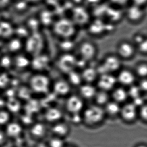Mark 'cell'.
<instances>
[{"label":"cell","mask_w":147,"mask_h":147,"mask_svg":"<svg viewBox=\"0 0 147 147\" xmlns=\"http://www.w3.org/2000/svg\"><path fill=\"white\" fill-rule=\"evenodd\" d=\"M78 28L70 18H61L54 24L55 34L61 40L73 39Z\"/></svg>","instance_id":"1"},{"label":"cell","mask_w":147,"mask_h":147,"mask_svg":"<svg viewBox=\"0 0 147 147\" xmlns=\"http://www.w3.org/2000/svg\"><path fill=\"white\" fill-rule=\"evenodd\" d=\"M82 115V122L88 126H94L103 122L106 114L103 107L94 104L83 109Z\"/></svg>","instance_id":"2"},{"label":"cell","mask_w":147,"mask_h":147,"mask_svg":"<svg viewBox=\"0 0 147 147\" xmlns=\"http://www.w3.org/2000/svg\"><path fill=\"white\" fill-rule=\"evenodd\" d=\"M75 49L77 51L79 58L87 62L94 60L98 52V49L94 42L88 39L82 40L76 44Z\"/></svg>","instance_id":"3"},{"label":"cell","mask_w":147,"mask_h":147,"mask_svg":"<svg viewBox=\"0 0 147 147\" xmlns=\"http://www.w3.org/2000/svg\"><path fill=\"white\" fill-rule=\"evenodd\" d=\"M122 60L115 53L106 54L100 64L96 68L99 76L118 71L122 66Z\"/></svg>","instance_id":"4"},{"label":"cell","mask_w":147,"mask_h":147,"mask_svg":"<svg viewBox=\"0 0 147 147\" xmlns=\"http://www.w3.org/2000/svg\"><path fill=\"white\" fill-rule=\"evenodd\" d=\"M146 16V7L129 4L124 9V18L133 25L142 23Z\"/></svg>","instance_id":"5"},{"label":"cell","mask_w":147,"mask_h":147,"mask_svg":"<svg viewBox=\"0 0 147 147\" xmlns=\"http://www.w3.org/2000/svg\"><path fill=\"white\" fill-rule=\"evenodd\" d=\"M115 53L122 61H129L137 54L135 45L131 40L123 39L116 45Z\"/></svg>","instance_id":"6"},{"label":"cell","mask_w":147,"mask_h":147,"mask_svg":"<svg viewBox=\"0 0 147 147\" xmlns=\"http://www.w3.org/2000/svg\"><path fill=\"white\" fill-rule=\"evenodd\" d=\"M49 86V79L44 75L37 74L32 76L30 80V88L36 93H47Z\"/></svg>","instance_id":"7"},{"label":"cell","mask_w":147,"mask_h":147,"mask_svg":"<svg viewBox=\"0 0 147 147\" xmlns=\"http://www.w3.org/2000/svg\"><path fill=\"white\" fill-rule=\"evenodd\" d=\"M72 14L70 19L78 28L80 26L86 28L91 20L90 13L85 6L76 7Z\"/></svg>","instance_id":"8"},{"label":"cell","mask_w":147,"mask_h":147,"mask_svg":"<svg viewBox=\"0 0 147 147\" xmlns=\"http://www.w3.org/2000/svg\"><path fill=\"white\" fill-rule=\"evenodd\" d=\"M77 57L72 53H63L57 61L58 67L62 72L68 74L75 70Z\"/></svg>","instance_id":"9"},{"label":"cell","mask_w":147,"mask_h":147,"mask_svg":"<svg viewBox=\"0 0 147 147\" xmlns=\"http://www.w3.org/2000/svg\"><path fill=\"white\" fill-rule=\"evenodd\" d=\"M83 99L80 95L73 94L69 96L65 103V107L70 114L81 113L84 109Z\"/></svg>","instance_id":"10"},{"label":"cell","mask_w":147,"mask_h":147,"mask_svg":"<svg viewBox=\"0 0 147 147\" xmlns=\"http://www.w3.org/2000/svg\"><path fill=\"white\" fill-rule=\"evenodd\" d=\"M117 82V77L112 74H104L99 76L97 86L99 90L108 92L114 89Z\"/></svg>","instance_id":"11"},{"label":"cell","mask_w":147,"mask_h":147,"mask_svg":"<svg viewBox=\"0 0 147 147\" xmlns=\"http://www.w3.org/2000/svg\"><path fill=\"white\" fill-rule=\"evenodd\" d=\"M137 107L131 102L127 103L121 107L119 115L123 121L127 123L134 122L138 115Z\"/></svg>","instance_id":"12"},{"label":"cell","mask_w":147,"mask_h":147,"mask_svg":"<svg viewBox=\"0 0 147 147\" xmlns=\"http://www.w3.org/2000/svg\"><path fill=\"white\" fill-rule=\"evenodd\" d=\"M86 28L88 30L89 35L92 36H101L106 34L105 21L100 18H97L96 20H91Z\"/></svg>","instance_id":"13"},{"label":"cell","mask_w":147,"mask_h":147,"mask_svg":"<svg viewBox=\"0 0 147 147\" xmlns=\"http://www.w3.org/2000/svg\"><path fill=\"white\" fill-rule=\"evenodd\" d=\"M117 81L124 86L133 85L135 80V75L132 71L128 69L120 70L117 77Z\"/></svg>","instance_id":"14"},{"label":"cell","mask_w":147,"mask_h":147,"mask_svg":"<svg viewBox=\"0 0 147 147\" xmlns=\"http://www.w3.org/2000/svg\"><path fill=\"white\" fill-rule=\"evenodd\" d=\"M54 93L58 96H65L68 95L71 90V85L68 81L60 80L57 81L53 87Z\"/></svg>","instance_id":"15"},{"label":"cell","mask_w":147,"mask_h":147,"mask_svg":"<svg viewBox=\"0 0 147 147\" xmlns=\"http://www.w3.org/2000/svg\"><path fill=\"white\" fill-rule=\"evenodd\" d=\"M97 90L92 84L86 83L79 86L80 96L82 99L89 100L93 99Z\"/></svg>","instance_id":"16"},{"label":"cell","mask_w":147,"mask_h":147,"mask_svg":"<svg viewBox=\"0 0 147 147\" xmlns=\"http://www.w3.org/2000/svg\"><path fill=\"white\" fill-rule=\"evenodd\" d=\"M81 75L82 81L88 84H92L97 80L99 76L96 68L91 67H86L82 69Z\"/></svg>","instance_id":"17"},{"label":"cell","mask_w":147,"mask_h":147,"mask_svg":"<svg viewBox=\"0 0 147 147\" xmlns=\"http://www.w3.org/2000/svg\"><path fill=\"white\" fill-rule=\"evenodd\" d=\"M51 129L55 136L61 138L68 135L70 130L69 126L67 123L61 122L55 123Z\"/></svg>","instance_id":"18"},{"label":"cell","mask_w":147,"mask_h":147,"mask_svg":"<svg viewBox=\"0 0 147 147\" xmlns=\"http://www.w3.org/2000/svg\"><path fill=\"white\" fill-rule=\"evenodd\" d=\"M45 119L48 122L56 123L60 122L63 117V113L60 109L56 107H50L45 112Z\"/></svg>","instance_id":"19"},{"label":"cell","mask_w":147,"mask_h":147,"mask_svg":"<svg viewBox=\"0 0 147 147\" xmlns=\"http://www.w3.org/2000/svg\"><path fill=\"white\" fill-rule=\"evenodd\" d=\"M111 97L113 101L120 104L125 102L128 97L127 90L123 88L117 87L112 90Z\"/></svg>","instance_id":"20"},{"label":"cell","mask_w":147,"mask_h":147,"mask_svg":"<svg viewBox=\"0 0 147 147\" xmlns=\"http://www.w3.org/2000/svg\"><path fill=\"white\" fill-rule=\"evenodd\" d=\"M104 107V111L106 115L112 117L119 115L121 109L120 104L113 100H110Z\"/></svg>","instance_id":"21"},{"label":"cell","mask_w":147,"mask_h":147,"mask_svg":"<svg viewBox=\"0 0 147 147\" xmlns=\"http://www.w3.org/2000/svg\"><path fill=\"white\" fill-rule=\"evenodd\" d=\"M22 127L16 123H8L6 129V134L12 138H16L19 136L22 131Z\"/></svg>","instance_id":"22"},{"label":"cell","mask_w":147,"mask_h":147,"mask_svg":"<svg viewBox=\"0 0 147 147\" xmlns=\"http://www.w3.org/2000/svg\"><path fill=\"white\" fill-rule=\"evenodd\" d=\"M93 99L95 105L102 107L110 101V96L108 92L99 90L96 92Z\"/></svg>","instance_id":"23"},{"label":"cell","mask_w":147,"mask_h":147,"mask_svg":"<svg viewBox=\"0 0 147 147\" xmlns=\"http://www.w3.org/2000/svg\"><path fill=\"white\" fill-rule=\"evenodd\" d=\"M68 82L70 85L80 86L82 85V81L81 74L78 73L75 70L67 74Z\"/></svg>","instance_id":"24"},{"label":"cell","mask_w":147,"mask_h":147,"mask_svg":"<svg viewBox=\"0 0 147 147\" xmlns=\"http://www.w3.org/2000/svg\"><path fill=\"white\" fill-rule=\"evenodd\" d=\"M46 131V128L43 124L37 123L33 125L31 128V133L33 136L36 138H40L44 136Z\"/></svg>","instance_id":"25"},{"label":"cell","mask_w":147,"mask_h":147,"mask_svg":"<svg viewBox=\"0 0 147 147\" xmlns=\"http://www.w3.org/2000/svg\"><path fill=\"white\" fill-rule=\"evenodd\" d=\"M14 30L11 24L6 22L0 23V38H8L14 32Z\"/></svg>","instance_id":"26"},{"label":"cell","mask_w":147,"mask_h":147,"mask_svg":"<svg viewBox=\"0 0 147 147\" xmlns=\"http://www.w3.org/2000/svg\"><path fill=\"white\" fill-rule=\"evenodd\" d=\"M135 72L138 77L146 78L147 74V64L145 61H142L136 64L135 68Z\"/></svg>","instance_id":"27"},{"label":"cell","mask_w":147,"mask_h":147,"mask_svg":"<svg viewBox=\"0 0 147 147\" xmlns=\"http://www.w3.org/2000/svg\"><path fill=\"white\" fill-rule=\"evenodd\" d=\"M131 41L133 43L135 47L141 45L142 43L147 41V36L146 33L142 32H137L135 33L132 36Z\"/></svg>","instance_id":"28"},{"label":"cell","mask_w":147,"mask_h":147,"mask_svg":"<svg viewBox=\"0 0 147 147\" xmlns=\"http://www.w3.org/2000/svg\"><path fill=\"white\" fill-rule=\"evenodd\" d=\"M48 61L47 58L44 57L36 58L32 63L33 67L36 70H41L47 66Z\"/></svg>","instance_id":"29"},{"label":"cell","mask_w":147,"mask_h":147,"mask_svg":"<svg viewBox=\"0 0 147 147\" xmlns=\"http://www.w3.org/2000/svg\"><path fill=\"white\" fill-rule=\"evenodd\" d=\"M6 105L8 108V111L16 113L20 109V104L19 100L16 99L14 97L9 98Z\"/></svg>","instance_id":"30"},{"label":"cell","mask_w":147,"mask_h":147,"mask_svg":"<svg viewBox=\"0 0 147 147\" xmlns=\"http://www.w3.org/2000/svg\"><path fill=\"white\" fill-rule=\"evenodd\" d=\"M22 43L18 38L12 39L8 42V49L11 52H18L21 49Z\"/></svg>","instance_id":"31"},{"label":"cell","mask_w":147,"mask_h":147,"mask_svg":"<svg viewBox=\"0 0 147 147\" xmlns=\"http://www.w3.org/2000/svg\"><path fill=\"white\" fill-rule=\"evenodd\" d=\"M111 5L121 9H124L130 4V0H108Z\"/></svg>","instance_id":"32"},{"label":"cell","mask_w":147,"mask_h":147,"mask_svg":"<svg viewBox=\"0 0 147 147\" xmlns=\"http://www.w3.org/2000/svg\"><path fill=\"white\" fill-rule=\"evenodd\" d=\"M15 65L19 68H24L29 66L30 61L26 57L24 56H18L14 61Z\"/></svg>","instance_id":"33"},{"label":"cell","mask_w":147,"mask_h":147,"mask_svg":"<svg viewBox=\"0 0 147 147\" xmlns=\"http://www.w3.org/2000/svg\"><path fill=\"white\" fill-rule=\"evenodd\" d=\"M49 147H63L64 142L61 138L55 136L50 139Z\"/></svg>","instance_id":"34"},{"label":"cell","mask_w":147,"mask_h":147,"mask_svg":"<svg viewBox=\"0 0 147 147\" xmlns=\"http://www.w3.org/2000/svg\"><path fill=\"white\" fill-rule=\"evenodd\" d=\"M141 92L138 86L133 85L130 86L129 90L127 91L128 97H131L132 99L140 96Z\"/></svg>","instance_id":"35"},{"label":"cell","mask_w":147,"mask_h":147,"mask_svg":"<svg viewBox=\"0 0 147 147\" xmlns=\"http://www.w3.org/2000/svg\"><path fill=\"white\" fill-rule=\"evenodd\" d=\"M10 116L8 111H0V125L7 124L10 120Z\"/></svg>","instance_id":"36"},{"label":"cell","mask_w":147,"mask_h":147,"mask_svg":"<svg viewBox=\"0 0 147 147\" xmlns=\"http://www.w3.org/2000/svg\"><path fill=\"white\" fill-rule=\"evenodd\" d=\"M138 115L141 119L144 122H146L147 120V106L146 103L140 107L138 111Z\"/></svg>","instance_id":"37"},{"label":"cell","mask_w":147,"mask_h":147,"mask_svg":"<svg viewBox=\"0 0 147 147\" xmlns=\"http://www.w3.org/2000/svg\"><path fill=\"white\" fill-rule=\"evenodd\" d=\"M12 59L8 56H5L1 58L0 61L1 65L5 68L8 67L12 63Z\"/></svg>","instance_id":"38"},{"label":"cell","mask_w":147,"mask_h":147,"mask_svg":"<svg viewBox=\"0 0 147 147\" xmlns=\"http://www.w3.org/2000/svg\"><path fill=\"white\" fill-rule=\"evenodd\" d=\"M9 76L5 74H0V88L5 87L9 84Z\"/></svg>","instance_id":"39"},{"label":"cell","mask_w":147,"mask_h":147,"mask_svg":"<svg viewBox=\"0 0 147 147\" xmlns=\"http://www.w3.org/2000/svg\"><path fill=\"white\" fill-rule=\"evenodd\" d=\"M130 4L142 7H146L147 0H130Z\"/></svg>","instance_id":"40"},{"label":"cell","mask_w":147,"mask_h":147,"mask_svg":"<svg viewBox=\"0 0 147 147\" xmlns=\"http://www.w3.org/2000/svg\"><path fill=\"white\" fill-rule=\"evenodd\" d=\"M138 86L141 92H146L147 89V81L146 78L142 79Z\"/></svg>","instance_id":"41"},{"label":"cell","mask_w":147,"mask_h":147,"mask_svg":"<svg viewBox=\"0 0 147 147\" xmlns=\"http://www.w3.org/2000/svg\"><path fill=\"white\" fill-rule=\"evenodd\" d=\"M133 101L132 103L136 107H140L141 106L145 104L144 101V99L142 98L141 96L137 97L133 99Z\"/></svg>","instance_id":"42"},{"label":"cell","mask_w":147,"mask_h":147,"mask_svg":"<svg viewBox=\"0 0 147 147\" xmlns=\"http://www.w3.org/2000/svg\"><path fill=\"white\" fill-rule=\"evenodd\" d=\"M71 115L72 116L71 120L73 123H79L80 122H82V115H80V113L71 114Z\"/></svg>","instance_id":"43"},{"label":"cell","mask_w":147,"mask_h":147,"mask_svg":"<svg viewBox=\"0 0 147 147\" xmlns=\"http://www.w3.org/2000/svg\"><path fill=\"white\" fill-rule=\"evenodd\" d=\"M11 0H0V10H3L8 7Z\"/></svg>","instance_id":"44"},{"label":"cell","mask_w":147,"mask_h":147,"mask_svg":"<svg viewBox=\"0 0 147 147\" xmlns=\"http://www.w3.org/2000/svg\"><path fill=\"white\" fill-rule=\"evenodd\" d=\"M6 136V133L0 131V146L3 145L5 142Z\"/></svg>","instance_id":"45"},{"label":"cell","mask_w":147,"mask_h":147,"mask_svg":"<svg viewBox=\"0 0 147 147\" xmlns=\"http://www.w3.org/2000/svg\"><path fill=\"white\" fill-rule=\"evenodd\" d=\"M35 147H49L48 145H46L45 144L43 143H40L37 144Z\"/></svg>","instance_id":"46"},{"label":"cell","mask_w":147,"mask_h":147,"mask_svg":"<svg viewBox=\"0 0 147 147\" xmlns=\"http://www.w3.org/2000/svg\"><path fill=\"white\" fill-rule=\"evenodd\" d=\"M146 147V146H145V145L142 144V145H138V146L137 147Z\"/></svg>","instance_id":"47"},{"label":"cell","mask_w":147,"mask_h":147,"mask_svg":"<svg viewBox=\"0 0 147 147\" xmlns=\"http://www.w3.org/2000/svg\"><path fill=\"white\" fill-rule=\"evenodd\" d=\"M15 147H24V146H23V145H22V146H15Z\"/></svg>","instance_id":"48"},{"label":"cell","mask_w":147,"mask_h":147,"mask_svg":"<svg viewBox=\"0 0 147 147\" xmlns=\"http://www.w3.org/2000/svg\"><path fill=\"white\" fill-rule=\"evenodd\" d=\"M18 1H19V0H18Z\"/></svg>","instance_id":"49"},{"label":"cell","mask_w":147,"mask_h":147,"mask_svg":"<svg viewBox=\"0 0 147 147\" xmlns=\"http://www.w3.org/2000/svg\"></svg>","instance_id":"50"}]
</instances>
